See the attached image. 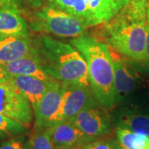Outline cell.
<instances>
[{"instance_id": "obj_1", "label": "cell", "mask_w": 149, "mask_h": 149, "mask_svg": "<svg viewBox=\"0 0 149 149\" xmlns=\"http://www.w3.org/2000/svg\"><path fill=\"white\" fill-rule=\"evenodd\" d=\"M148 0H130L111 20L105 22L107 43L128 60L143 61L147 38Z\"/></svg>"}, {"instance_id": "obj_2", "label": "cell", "mask_w": 149, "mask_h": 149, "mask_svg": "<svg viewBox=\"0 0 149 149\" xmlns=\"http://www.w3.org/2000/svg\"><path fill=\"white\" fill-rule=\"evenodd\" d=\"M70 43L85 58L88 80L97 103L108 110L115 107L113 59L108 44L95 37L82 35Z\"/></svg>"}, {"instance_id": "obj_3", "label": "cell", "mask_w": 149, "mask_h": 149, "mask_svg": "<svg viewBox=\"0 0 149 149\" xmlns=\"http://www.w3.org/2000/svg\"><path fill=\"white\" fill-rule=\"evenodd\" d=\"M34 43L49 76L63 84L90 85L86 61L74 46L46 35L39 36Z\"/></svg>"}, {"instance_id": "obj_4", "label": "cell", "mask_w": 149, "mask_h": 149, "mask_svg": "<svg viewBox=\"0 0 149 149\" xmlns=\"http://www.w3.org/2000/svg\"><path fill=\"white\" fill-rule=\"evenodd\" d=\"M113 59L115 107L138 106L149 104V81L119 57ZM114 107V108H115Z\"/></svg>"}, {"instance_id": "obj_5", "label": "cell", "mask_w": 149, "mask_h": 149, "mask_svg": "<svg viewBox=\"0 0 149 149\" xmlns=\"http://www.w3.org/2000/svg\"><path fill=\"white\" fill-rule=\"evenodd\" d=\"M29 26L35 32L73 38L84 35L88 27L78 17L56 6H46L37 11Z\"/></svg>"}, {"instance_id": "obj_6", "label": "cell", "mask_w": 149, "mask_h": 149, "mask_svg": "<svg viewBox=\"0 0 149 149\" xmlns=\"http://www.w3.org/2000/svg\"><path fill=\"white\" fill-rule=\"evenodd\" d=\"M0 113L27 129L33 121L32 107L23 94L9 80L0 84Z\"/></svg>"}, {"instance_id": "obj_7", "label": "cell", "mask_w": 149, "mask_h": 149, "mask_svg": "<svg viewBox=\"0 0 149 149\" xmlns=\"http://www.w3.org/2000/svg\"><path fill=\"white\" fill-rule=\"evenodd\" d=\"M99 104L85 107L69 121L85 135L96 139L109 136L112 132L111 115Z\"/></svg>"}, {"instance_id": "obj_8", "label": "cell", "mask_w": 149, "mask_h": 149, "mask_svg": "<svg viewBox=\"0 0 149 149\" xmlns=\"http://www.w3.org/2000/svg\"><path fill=\"white\" fill-rule=\"evenodd\" d=\"M64 88L63 83L54 80L33 109L35 129H48L57 123Z\"/></svg>"}, {"instance_id": "obj_9", "label": "cell", "mask_w": 149, "mask_h": 149, "mask_svg": "<svg viewBox=\"0 0 149 149\" xmlns=\"http://www.w3.org/2000/svg\"><path fill=\"white\" fill-rule=\"evenodd\" d=\"M64 86L57 123L69 120L85 107L98 104L90 85L64 84Z\"/></svg>"}, {"instance_id": "obj_10", "label": "cell", "mask_w": 149, "mask_h": 149, "mask_svg": "<svg viewBox=\"0 0 149 149\" xmlns=\"http://www.w3.org/2000/svg\"><path fill=\"white\" fill-rule=\"evenodd\" d=\"M117 108L111 115L114 128H127L149 136V104Z\"/></svg>"}, {"instance_id": "obj_11", "label": "cell", "mask_w": 149, "mask_h": 149, "mask_svg": "<svg viewBox=\"0 0 149 149\" xmlns=\"http://www.w3.org/2000/svg\"><path fill=\"white\" fill-rule=\"evenodd\" d=\"M48 130L55 149H75L95 140L85 135L69 120L56 123Z\"/></svg>"}, {"instance_id": "obj_12", "label": "cell", "mask_w": 149, "mask_h": 149, "mask_svg": "<svg viewBox=\"0 0 149 149\" xmlns=\"http://www.w3.org/2000/svg\"><path fill=\"white\" fill-rule=\"evenodd\" d=\"M26 56H37L34 41L28 37H8L0 39V63Z\"/></svg>"}, {"instance_id": "obj_13", "label": "cell", "mask_w": 149, "mask_h": 149, "mask_svg": "<svg viewBox=\"0 0 149 149\" xmlns=\"http://www.w3.org/2000/svg\"><path fill=\"white\" fill-rule=\"evenodd\" d=\"M8 80L28 100L32 107V110L54 81L41 80L31 75H13L10 76Z\"/></svg>"}, {"instance_id": "obj_14", "label": "cell", "mask_w": 149, "mask_h": 149, "mask_svg": "<svg viewBox=\"0 0 149 149\" xmlns=\"http://www.w3.org/2000/svg\"><path fill=\"white\" fill-rule=\"evenodd\" d=\"M28 35V26L18 9L0 6V39Z\"/></svg>"}, {"instance_id": "obj_15", "label": "cell", "mask_w": 149, "mask_h": 149, "mask_svg": "<svg viewBox=\"0 0 149 149\" xmlns=\"http://www.w3.org/2000/svg\"><path fill=\"white\" fill-rule=\"evenodd\" d=\"M0 64L10 76L31 75L47 81L55 80L44 70L37 56H26Z\"/></svg>"}, {"instance_id": "obj_16", "label": "cell", "mask_w": 149, "mask_h": 149, "mask_svg": "<svg viewBox=\"0 0 149 149\" xmlns=\"http://www.w3.org/2000/svg\"><path fill=\"white\" fill-rule=\"evenodd\" d=\"M54 6L78 17L87 27L96 26V23L88 11L85 0H51Z\"/></svg>"}, {"instance_id": "obj_17", "label": "cell", "mask_w": 149, "mask_h": 149, "mask_svg": "<svg viewBox=\"0 0 149 149\" xmlns=\"http://www.w3.org/2000/svg\"><path fill=\"white\" fill-rule=\"evenodd\" d=\"M88 11L95 22L96 25L107 22L120 11L110 0H85Z\"/></svg>"}, {"instance_id": "obj_18", "label": "cell", "mask_w": 149, "mask_h": 149, "mask_svg": "<svg viewBox=\"0 0 149 149\" xmlns=\"http://www.w3.org/2000/svg\"><path fill=\"white\" fill-rule=\"evenodd\" d=\"M116 139L123 149H149V136L127 128H115Z\"/></svg>"}, {"instance_id": "obj_19", "label": "cell", "mask_w": 149, "mask_h": 149, "mask_svg": "<svg viewBox=\"0 0 149 149\" xmlns=\"http://www.w3.org/2000/svg\"><path fill=\"white\" fill-rule=\"evenodd\" d=\"M27 133V128L0 113V139H8L18 135H26Z\"/></svg>"}, {"instance_id": "obj_20", "label": "cell", "mask_w": 149, "mask_h": 149, "mask_svg": "<svg viewBox=\"0 0 149 149\" xmlns=\"http://www.w3.org/2000/svg\"><path fill=\"white\" fill-rule=\"evenodd\" d=\"M27 149H55L48 129H35L28 139Z\"/></svg>"}, {"instance_id": "obj_21", "label": "cell", "mask_w": 149, "mask_h": 149, "mask_svg": "<svg viewBox=\"0 0 149 149\" xmlns=\"http://www.w3.org/2000/svg\"><path fill=\"white\" fill-rule=\"evenodd\" d=\"M76 149H123L117 139L110 137H103L95 139L80 146Z\"/></svg>"}, {"instance_id": "obj_22", "label": "cell", "mask_w": 149, "mask_h": 149, "mask_svg": "<svg viewBox=\"0 0 149 149\" xmlns=\"http://www.w3.org/2000/svg\"><path fill=\"white\" fill-rule=\"evenodd\" d=\"M28 139L25 135H18L8 139L0 144V149H27Z\"/></svg>"}, {"instance_id": "obj_23", "label": "cell", "mask_w": 149, "mask_h": 149, "mask_svg": "<svg viewBox=\"0 0 149 149\" xmlns=\"http://www.w3.org/2000/svg\"><path fill=\"white\" fill-rule=\"evenodd\" d=\"M128 61L139 73L149 81V61H137L132 60H128Z\"/></svg>"}, {"instance_id": "obj_24", "label": "cell", "mask_w": 149, "mask_h": 149, "mask_svg": "<svg viewBox=\"0 0 149 149\" xmlns=\"http://www.w3.org/2000/svg\"><path fill=\"white\" fill-rule=\"evenodd\" d=\"M110 2L118 10L121 11L130 3V0H110Z\"/></svg>"}, {"instance_id": "obj_25", "label": "cell", "mask_w": 149, "mask_h": 149, "mask_svg": "<svg viewBox=\"0 0 149 149\" xmlns=\"http://www.w3.org/2000/svg\"><path fill=\"white\" fill-rule=\"evenodd\" d=\"M0 6L2 7H10L18 9L17 0H0Z\"/></svg>"}, {"instance_id": "obj_26", "label": "cell", "mask_w": 149, "mask_h": 149, "mask_svg": "<svg viewBox=\"0 0 149 149\" xmlns=\"http://www.w3.org/2000/svg\"><path fill=\"white\" fill-rule=\"evenodd\" d=\"M143 61H149V24H148L147 27V38H146V47H145Z\"/></svg>"}, {"instance_id": "obj_27", "label": "cell", "mask_w": 149, "mask_h": 149, "mask_svg": "<svg viewBox=\"0 0 149 149\" xmlns=\"http://www.w3.org/2000/svg\"><path fill=\"white\" fill-rule=\"evenodd\" d=\"M9 78H10V75L6 72L5 70L2 67V65L0 64V84L8 80Z\"/></svg>"}, {"instance_id": "obj_28", "label": "cell", "mask_w": 149, "mask_h": 149, "mask_svg": "<svg viewBox=\"0 0 149 149\" xmlns=\"http://www.w3.org/2000/svg\"><path fill=\"white\" fill-rule=\"evenodd\" d=\"M146 14H147V22H148V23L149 24V0H148V3H147Z\"/></svg>"}, {"instance_id": "obj_29", "label": "cell", "mask_w": 149, "mask_h": 149, "mask_svg": "<svg viewBox=\"0 0 149 149\" xmlns=\"http://www.w3.org/2000/svg\"><path fill=\"white\" fill-rule=\"evenodd\" d=\"M56 149H62V148H56Z\"/></svg>"}, {"instance_id": "obj_30", "label": "cell", "mask_w": 149, "mask_h": 149, "mask_svg": "<svg viewBox=\"0 0 149 149\" xmlns=\"http://www.w3.org/2000/svg\"><path fill=\"white\" fill-rule=\"evenodd\" d=\"M75 149H76V148H75Z\"/></svg>"}]
</instances>
